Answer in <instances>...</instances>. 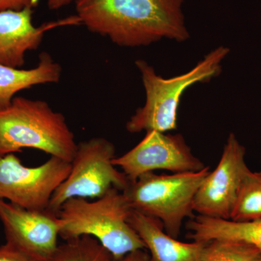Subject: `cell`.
<instances>
[{"label":"cell","instance_id":"1","mask_svg":"<svg viewBox=\"0 0 261 261\" xmlns=\"http://www.w3.org/2000/svg\"><path fill=\"white\" fill-rule=\"evenodd\" d=\"M77 18L92 32L123 47L147 46L163 38L190 37L184 0H75Z\"/></svg>","mask_w":261,"mask_h":261},{"label":"cell","instance_id":"2","mask_svg":"<svg viewBox=\"0 0 261 261\" xmlns=\"http://www.w3.org/2000/svg\"><path fill=\"white\" fill-rule=\"evenodd\" d=\"M132 208L123 192L111 189L96 200L71 198L58 212L60 237L71 240L92 237L112 255L120 259L135 250L146 249L138 233L128 223Z\"/></svg>","mask_w":261,"mask_h":261},{"label":"cell","instance_id":"3","mask_svg":"<svg viewBox=\"0 0 261 261\" xmlns=\"http://www.w3.org/2000/svg\"><path fill=\"white\" fill-rule=\"evenodd\" d=\"M77 146L64 116L44 101L15 97L0 110V156L33 148L71 163Z\"/></svg>","mask_w":261,"mask_h":261},{"label":"cell","instance_id":"4","mask_svg":"<svg viewBox=\"0 0 261 261\" xmlns=\"http://www.w3.org/2000/svg\"><path fill=\"white\" fill-rule=\"evenodd\" d=\"M228 53L227 47H217L190 71L168 80L156 74L154 68L147 62L142 60L136 61L142 74L146 102L127 122V130L134 134L142 130L166 133L176 129L178 106L182 94L193 84L209 82L219 75L221 63Z\"/></svg>","mask_w":261,"mask_h":261},{"label":"cell","instance_id":"5","mask_svg":"<svg viewBox=\"0 0 261 261\" xmlns=\"http://www.w3.org/2000/svg\"><path fill=\"white\" fill-rule=\"evenodd\" d=\"M210 171L205 166L197 172L147 173L129 181L123 192L132 210L158 220L168 234L177 239L184 221L193 214L196 194Z\"/></svg>","mask_w":261,"mask_h":261},{"label":"cell","instance_id":"6","mask_svg":"<svg viewBox=\"0 0 261 261\" xmlns=\"http://www.w3.org/2000/svg\"><path fill=\"white\" fill-rule=\"evenodd\" d=\"M115 158L114 145L102 137L79 144L69 175L53 194L48 209L58 213L69 199H98L111 189L124 191L129 180L115 166Z\"/></svg>","mask_w":261,"mask_h":261},{"label":"cell","instance_id":"7","mask_svg":"<svg viewBox=\"0 0 261 261\" xmlns=\"http://www.w3.org/2000/svg\"><path fill=\"white\" fill-rule=\"evenodd\" d=\"M71 163L51 156L37 167H27L13 153L0 156V199L28 210H45L66 179Z\"/></svg>","mask_w":261,"mask_h":261},{"label":"cell","instance_id":"8","mask_svg":"<svg viewBox=\"0 0 261 261\" xmlns=\"http://www.w3.org/2000/svg\"><path fill=\"white\" fill-rule=\"evenodd\" d=\"M113 163L129 181L156 170L173 173L197 172L205 167L192 154L181 135L147 132L143 140L126 153L116 157Z\"/></svg>","mask_w":261,"mask_h":261},{"label":"cell","instance_id":"9","mask_svg":"<svg viewBox=\"0 0 261 261\" xmlns=\"http://www.w3.org/2000/svg\"><path fill=\"white\" fill-rule=\"evenodd\" d=\"M245 154V147L234 134H230L219 164L197 190L194 212L206 217L230 219L242 182L250 171Z\"/></svg>","mask_w":261,"mask_h":261},{"label":"cell","instance_id":"10","mask_svg":"<svg viewBox=\"0 0 261 261\" xmlns=\"http://www.w3.org/2000/svg\"><path fill=\"white\" fill-rule=\"evenodd\" d=\"M0 221L7 243L37 261H46L56 251L61 219L49 209L28 210L0 199Z\"/></svg>","mask_w":261,"mask_h":261},{"label":"cell","instance_id":"11","mask_svg":"<svg viewBox=\"0 0 261 261\" xmlns=\"http://www.w3.org/2000/svg\"><path fill=\"white\" fill-rule=\"evenodd\" d=\"M34 8L0 11V64L20 68L25 63V53L37 49L48 29L58 23L34 27Z\"/></svg>","mask_w":261,"mask_h":261},{"label":"cell","instance_id":"12","mask_svg":"<svg viewBox=\"0 0 261 261\" xmlns=\"http://www.w3.org/2000/svg\"><path fill=\"white\" fill-rule=\"evenodd\" d=\"M128 223L150 252L151 261H202L205 243L178 241L158 220L132 210Z\"/></svg>","mask_w":261,"mask_h":261},{"label":"cell","instance_id":"13","mask_svg":"<svg viewBox=\"0 0 261 261\" xmlns=\"http://www.w3.org/2000/svg\"><path fill=\"white\" fill-rule=\"evenodd\" d=\"M187 228L193 241L207 243L212 240H228L246 244L261 252V219L234 221L197 215L189 221Z\"/></svg>","mask_w":261,"mask_h":261},{"label":"cell","instance_id":"14","mask_svg":"<svg viewBox=\"0 0 261 261\" xmlns=\"http://www.w3.org/2000/svg\"><path fill=\"white\" fill-rule=\"evenodd\" d=\"M62 68L49 53L39 56L37 67L23 70L0 64V110L11 104L15 94L33 86L58 83Z\"/></svg>","mask_w":261,"mask_h":261},{"label":"cell","instance_id":"15","mask_svg":"<svg viewBox=\"0 0 261 261\" xmlns=\"http://www.w3.org/2000/svg\"><path fill=\"white\" fill-rule=\"evenodd\" d=\"M261 219V171H249L243 178L230 220Z\"/></svg>","mask_w":261,"mask_h":261},{"label":"cell","instance_id":"16","mask_svg":"<svg viewBox=\"0 0 261 261\" xmlns=\"http://www.w3.org/2000/svg\"><path fill=\"white\" fill-rule=\"evenodd\" d=\"M111 254L92 237H80L58 245L46 261H111Z\"/></svg>","mask_w":261,"mask_h":261},{"label":"cell","instance_id":"17","mask_svg":"<svg viewBox=\"0 0 261 261\" xmlns=\"http://www.w3.org/2000/svg\"><path fill=\"white\" fill-rule=\"evenodd\" d=\"M261 252L246 244L212 240L205 243L202 261H258Z\"/></svg>","mask_w":261,"mask_h":261},{"label":"cell","instance_id":"18","mask_svg":"<svg viewBox=\"0 0 261 261\" xmlns=\"http://www.w3.org/2000/svg\"><path fill=\"white\" fill-rule=\"evenodd\" d=\"M0 261H37L9 243L0 246Z\"/></svg>","mask_w":261,"mask_h":261},{"label":"cell","instance_id":"19","mask_svg":"<svg viewBox=\"0 0 261 261\" xmlns=\"http://www.w3.org/2000/svg\"><path fill=\"white\" fill-rule=\"evenodd\" d=\"M39 0H0V11L21 10L25 8H35Z\"/></svg>","mask_w":261,"mask_h":261},{"label":"cell","instance_id":"20","mask_svg":"<svg viewBox=\"0 0 261 261\" xmlns=\"http://www.w3.org/2000/svg\"><path fill=\"white\" fill-rule=\"evenodd\" d=\"M144 250L145 249L135 250V251L126 254L125 256L121 257V258H113L111 261H151L150 257Z\"/></svg>","mask_w":261,"mask_h":261},{"label":"cell","instance_id":"21","mask_svg":"<svg viewBox=\"0 0 261 261\" xmlns=\"http://www.w3.org/2000/svg\"><path fill=\"white\" fill-rule=\"evenodd\" d=\"M75 0H47L48 8L51 10L61 9Z\"/></svg>","mask_w":261,"mask_h":261},{"label":"cell","instance_id":"22","mask_svg":"<svg viewBox=\"0 0 261 261\" xmlns=\"http://www.w3.org/2000/svg\"><path fill=\"white\" fill-rule=\"evenodd\" d=\"M258 261H261V256H260V258H259Z\"/></svg>","mask_w":261,"mask_h":261}]
</instances>
